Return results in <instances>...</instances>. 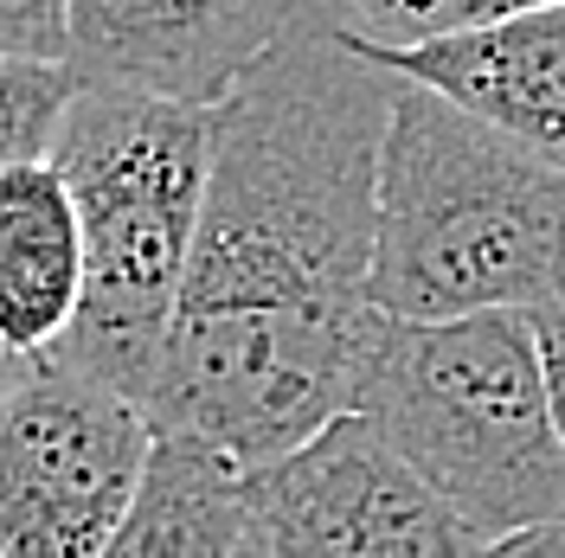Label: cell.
<instances>
[{
	"mask_svg": "<svg viewBox=\"0 0 565 558\" xmlns=\"http://www.w3.org/2000/svg\"><path fill=\"white\" fill-rule=\"evenodd\" d=\"M238 558H277V552L264 546V533H250V539H245V552H238Z\"/></svg>",
	"mask_w": 565,
	"mask_h": 558,
	"instance_id": "17",
	"label": "cell"
},
{
	"mask_svg": "<svg viewBox=\"0 0 565 558\" xmlns=\"http://www.w3.org/2000/svg\"><path fill=\"white\" fill-rule=\"evenodd\" d=\"M250 489L277 558H489L476 526L360 411L250 475Z\"/></svg>",
	"mask_w": 565,
	"mask_h": 558,
	"instance_id": "6",
	"label": "cell"
},
{
	"mask_svg": "<svg viewBox=\"0 0 565 558\" xmlns=\"http://www.w3.org/2000/svg\"><path fill=\"white\" fill-rule=\"evenodd\" d=\"M77 97L71 65H39V58H0V174L52 161V141L65 129V109Z\"/></svg>",
	"mask_w": 565,
	"mask_h": 558,
	"instance_id": "12",
	"label": "cell"
},
{
	"mask_svg": "<svg viewBox=\"0 0 565 558\" xmlns=\"http://www.w3.org/2000/svg\"><path fill=\"white\" fill-rule=\"evenodd\" d=\"M65 0H0V58L65 65Z\"/></svg>",
	"mask_w": 565,
	"mask_h": 558,
	"instance_id": "13",
	"label": "cell"
},
{
	"mask_svg": "<svg viewBox=\"0 0 565 558\" xmlns=\"http://www.w3.org/2000/svg\"><path fill=\"white\" fill-rule=\"evenodd\" d=\"M489 558H565V514L546 526H527V533H514L501 546H489Z\"/></svg>",
	"mask_w": 565,
	"mask_h": 558,
	"instance_id": "15",
	"label": "cell"
},
{
	"mask_svg": "<svg viewBox=\"0 0 565 558\" xmlns=\"http://www.w3.org/2000/svg\"><path fill=\"white\" fill-rule=\"evenodd\" d=\"M26 366H33V360H20V353H13L7 341H0V405H7V391L20 385V373H26Z\"/></svg>",
	"mask_w": 565,
	"mask_h": 558,
	"instance_id": "16",
	"label": "cell"
},
{
	"mask_svg": "<svg viewBox=\"0 0 565 558\" xmlns=\"http://www.w3.org/2000/svg\"><path fill=\"white\" fill-rule=\"evenodd\" d=\"M289 26L302 0H65V65L77 84L212 109Z\"/></svg>",
	"mask_w": 565,
	"mask_h": 558,
	"instance_id": "7",
	"label": "cell"
},
{
	"mask_svg": "<svg viewBox=\"0 0 565 558\" xmlns=\"http://www.w3.org/2000/svg\"><path fill=\"white\" fill-rule=\"evenodd\" d=\"M366 296L386 321L412 328L565 302V174L494 122L398 77Z\"/></svg>",
	"mask_w": 565,
	"mask_h": 558,
	"instance_id": "2",
	"label": "cell"
},
{
	"mask_svg": "<svg viewBox=\"0 0 565 558\" xmlns=\"http://www.w3.org/2000/svg\"><path fill=\"white\" fill-rule=\"evenodd\" d=\"M257 533V489L218 450L161 430L129 521L104 558H238Z\"/></svg>",
	"mask_w": 565,
	"mask_h": 558,
	"instance_id": "10",
	"label": "cell"
},
{
	"mask_svg": "<svg viewBox=\"0 0 565 558\" xmlns=\"http://www.w3.org/2000/svg\"><path fill=\"white\" fill-rule=\"evenodd\" d=\"M533 7H559V0H302V20L334 26L360 45H430Z\"/></svg>",
	"mask_w": 565,
	"mask_h": 558,
	"instance_id": "11",
	"label": "cell"
},
{
	"mask_svg": "<svg viewBox=\"0 0 565 558\" xmlns=\"http://www.w3.org/2000/svg\"><path fill=\"white\" fill-rule=\"evenodd\" d=\"M366 58L494 122L501 136H514L565 174V0L430 45H366Z\"/></svg>",
	"mask_w": 565,
	"mask_h": 558,
	"instance_id": "8",
	"label": "cell"
},
{
	"mask_svg": "<svg viewBox=\"0 0 565 558\" xmlns=\"http://www.w3.org/2000/svg\"><path fill=\"white\" fill-rule=\"evenodd\" d=\"M398 77L334 26L289 33L212 104L206 218L180 321H316L373 309L380 154Z\"/></svg>",
	"mask_w": 565,
	"mask_h": 558,
	"instance_id": "1",
	"label": "cell"
},
{
	"mask_svg": "<svg viewBox=\"0 0 565 558\" xmlns=\"http://www.w3.org/2000/svg\"><path fill=\"white\" fill-rule=\"evenodd\" d=\"M84 309V225L65 174L26 161L0 174V341L20 360L58 353Z\"/></svg>",
	"mask_w": 565,
	"mask_h": 558,
	"instance_id": "9",
	"label": "cell"
},
{
	"mask_svg": "<svg viewBox=\"0 0 565 558\" xmlns=\"http://www.w3.org/2000/svg\"><path fill=\"white\" fill-rule=\"evenodd\" d=\"M136 398L33 360L0 405V558H104L154 455Z\"/></svg>",
	"mask_w": 565,
	"mask_h": 558,
	"instance_id": "5",
	"label": "cell"
},
{
	"mask_svg": "<svg viewBox=\"0 0 565 558\" xmlns=\"http://www.w3.org/2000/svg\"><path fill=\"white\" fill-rule=\"evenodd\" d=\"M533 334H540V366H546V398H553V423H559L565 443V302L533 314Z\"/></svg>",
	"mask_w": 565,
	"mask_h": 558,
	"instance_id": "14",
	"label": "cell"
},
{
	"mask_svg": "<svg viewBox=\"0 0 565 558\" xmlns=\"http://www.w3.org/2000/svg\"><path fill=\"white\" fill-rule=\"evenodd\" d=\"M84 225V309L52 360L154 418L212 174V109L77 84L52 141Z\"/></svg>",
	"mask_w": 565,
	"mask_h": 558,
	"instance_id": "3",
	"label": "cell"
},
{
	"mask_svg": "<svg viewBox=\"0 0 565 558\" xmlns=\"http://www.w3.org/2000/svg\"><path fill=\"white\" fill-rule=\"evenodd\" d=\"M360 418H373L482 546L565 514V443L533 314L392 321Z\"/></svg>",
	"mask_w": 565,
	"mask_h": 558,
	"instance_id": "4",
	"label": "cell"
}]
</instances>
